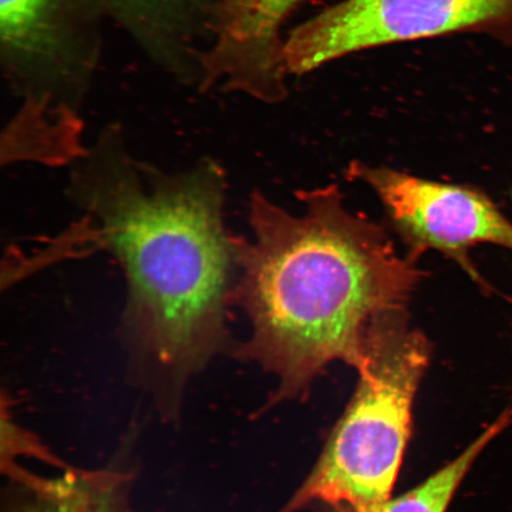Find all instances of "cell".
<instances>
[{
	"label": "cell",
	"instance_id": "obj_5",
	"mask_svg": "<svg viewBox=\"0 0 512 512\" xmlns=\"http://www.w3.org/2000/svg\"><path fill=\"white\" fill-rule=\"evenodd\" d=\"M349 175L379 197L390 227L416 260L439 252L488 288L470 259L471 249L495 245L512 252V222L483 190L361 163L351 164Z\"/></svg>",
	"mask_w": 512,
	"mask_h": 512
},
{
	"label": "cell",
	"instance_id": "obj_7",
	"mask_svg": "<svg viewBox=\"0 0 512 512\" xmlns=\"http://www.w3.org/2000/svg\"><path fill=\"white\" fill-rule=\"evenodd\" d=\"M24 486L31 496L15 512H133L120 472L73 467L57 479L31 475Z\"/></svg>",
	"mask_w": 512,
	"mask_h": 512
},
{
	"label": "cell",
	"instance_id": "obj_4",
	"mask_svg": "<svg viewBox=\"0 0 512 512\" xmlns=\"http://www.w3.org/2000/svg\"><path fill=\"white\" fill-rule=\"evenodd\" d=\"M454 32L512 46V0H342L292 32L284 64L302 75L356 51Z\"/></svg>",
	"mask_w": 512,
	"mask_h": 512
},
{
	"label": "cell",
	"instance_id": "obj_1",
	"mask_svg": "<svg viewBox=\"0 0 512 512\" xmlns=\"http://www.w3.org/2000/svg\"><path fill=\"white\" fill-rule=\"evenodd\" d=\"M226 188L214 163L168 174L112 150L79 165L69 181L83 221L67 246L104 249L119 262L124 341L166 393L181 394L230 347L238 253L223 219Z\"/></svg>",
	"mask_w": 512,
	"mask_h": 512
},
{
	"label": "cell",
	"instance_id": "obj_10",
	"mask_svg": "<svg viewBox=\"0 0 512 512\" xmlns=\"http://www.w3.org/2000/svg\"><path fill=\"white\" fill-rule=\"evenodd\" d=\"M17 456L35 457L44 463L59 467L64 472L73 469L50 453L35 435L18 427L11 416H6L3 411V460L14 459Z\"/></svg>",
	"mask_w": 512,
	"mask_h": 512
},
{
	"label": "cell",
	"instance_id": "obj_2",
	"mask_svg": "<svg viewBox=\"0 0 512 512\" xmlns=\"http://www.w3.org/2000/svg\"><path fill=\"white\" fill-rule=\"evenodd\" d=\"M299 200L292 214L255 191L251 238H236L233 305L251 334L233 354L278 377L273 403L304 395L331 363L360 366L371 324L405 310L422 277L418 260L351 213L336 185Z\"/></svg>",
	"mask_w": 512,
	"mask_h": 512
},
{
	"label": "cell",
	"instance_id": "obj_8",
	"mask_svg": "<svg viewBox=\"0 0 512 512\" xmlns=\"http://www.w3.org/2000/svg\"><path fill=\"white\" fill-rule=\"evenodd\" d=\"M511 421L512 409H507L460 456L435 472L424 483L406 492L405 495L390 497L387 501L363 512H446L479 454L511 424Z\"/></svg>",
	"mask_w": 512,
	"mask_h": 512
},
{
	"label": "cell",
	"instance_id": "obj_9",
	"mask_svg": "<svg viewBox=\"0 0 512 512\" xmlns=\"http://www.w3.org/2000/svg\"><path fill=\"white\" fill-rule=\"evenodd\" d=\"M3 41L25 51L46 50L51 42V0H0Z\"/></svg>",
	"mask_w": 512,
	"mask_h": 512
},
{
	"label": "cell",
	"instance_id": "obj_11",
	"mask_svg": "<svg viewBox=\"0 0 512 512\" xmlns=\"http://www.w3.org/2000/svg\"><path fill=\"white\" fill-rule=\"evenodd\" d=\"M137 2L146 5H164L175 2V0H137Z\"/></svg>",
	"mask_w": 512,
	"mask_h": 512
},
{
	"label": "cell",
	"instance_id": "obj_3",
	"mask_svg": "<svg viewBox=\"0 0 512 512\" xmlns=\"http://www.w3.org/2000/svg\"><path fill=\"white\" fill-rule=\"evenodd\" d=\"M431 355L430 341L409 323L406 309L375 319L356 368L358 384L350 405L309 477L281 512L311 504L363 512L390 498Z\"/></svg>",
	"mask_w": 512,
	"mask_h": 512
},
{
	"label": "cell",
	"instance_id": "obj_6",
	"mask_svg": "<svg viewBox=\"0 0 512 512\" xmlns=\"http://www.w3.org/2000/svg\"><path fill=\"white\" fill-rule=\"evenodd\" d=\"M302 0H226L217 59L222 72L260 98L285 95L281 23Z\"/></svg>",
	"mask_w": 512,
	"mask_h": 512
}]
</instances>
